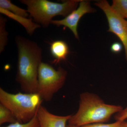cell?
<instances>
[{"mask_svg": "<svg viewBox=\"0 0 127 127\" xmlns=\"http://www.w3.org/2000/svg\"><path fill=\"white\" fill-rule=\"evenodd\" d=\"M18 49L16 81L26 93H37L38 70L42 59V50L37 43L21 36H17Z\"/></svg>", "mask_w": 127, "mask_h": 127, "instance_id": "6da1fadb", "label": "cell"}, {"mask_svg": "<svg viewBox=\"0 0 127 127\" xmlns=\"http://www.w3.org/2000/svg\"><path fill=\"white\" fill-rule=\"evenodd\" d=\"M123 109L119 105L107 104L98 95L89 92L80 95L79 107L71 115L68 125L77 127L108 122L112 116Z\"/></svg>", "mask_w": 127, "mask_h": 127, "instance_id": "7a4b0ae2", "label": "cell"}, {"mask_svg": "<svg viewBox=\"0 0 127 127\" xmlns=\"http://www.w3.org/2000/svg\"><path fill=\"white\" fill-rule=\"evenodd\" d=\"M42 101L37 93L12 94L0 88V103L10 110L18 122L26 123L31 120Z\"/></svg>", "mask_w": 127, "mask_h": 127, "instance_id": "3957f363", "label": "cell"}, {"mask_svg": "<svg viewBox=\"0 0 127 127\" xmlns=\"http://www.w3.org/2000/svg\"><path fill=\"white\" fill-rule=\"evenodd\" d=\"M81 0H69L62 3L47 0H21L27 6L30 17L36 23L48 27L52 18L57 16L66 17L76 9Z\"/></svg>", "mask_w": 127, "mask_h": 127, "instance_id": "277c9868", "label": "cell"}, {"mask_svg": "<svg viewBox=\"0 0 127 127\" xmlns=\"http://www.w3.org/2000/svg\"><path fill=\"white\" fill-rule=\"evenodd\" d=\"M67 76V72L61 67L56 70L50 64L42 62L38 70L37 93L42 100L50 101L63 87Z\"/></svg>", "mask_w": 127, "mask_h": 127, "instance_id": "5b68a950", "label": "cell"}, {"mask_svg": "<svg viewBox=\"0 0 127 127\" xmlns=\"http://www.w3.org/2000/svg\"><path fill=\"white\" fill-rule=\"evenodd\" d=\"M95 5L106 15L109 25L108 31L115 34L122 41L127 61V21L116 13L106 0L98 1Z\"/></svg>", "mask_w": 127, "mask_h": 127, "instance_id": "8992f818", "label": "cell"}, {"mask_svg": "<svg viewBox=\"0 0 127 127\" xmlns=\"http://www.w3.org/2000/svg\"><path fill=\"white\" fill-rule=\"evenodd\" d=\"M96 10L91 6L90 1L81 0L77 9L72 12L63 20H53L51 24L58 27L63 26L68 28L72 32L76 38L79 39L77 27L79 20L85 14L93 13Z\"/></svg>", "mask_w": 127, "mask_h": 127, "instance_id": "52a82bcc", "label": "cell"}, {"mask_svg": "<svg viewBox=\"0 0 127 127\" xmlns=\"http://www.w3.org/2000/svg\"><path fill=\"white\" fill-rule=\"evenodd\" d=\"M71 115H55L50 113L42 105L39 106L36 113L40 127H67V123Z\"/></svg>", "mask_w": 127, "mask_h": 127, "instance_id": "ba28073f", "label": "cell"}, {"mask_svg": "<svg viewBox=\"0 0 127 127\" xmlns=\"http://www.w3.org/2000/svg\"><path fill=\"white\" fill-rule=\"evenodd\" d=\"M0 12L20 23L24 27L30 35H32L36 29L41 27L40 25L33 22L32 18L28 19L17 15L1 7H0Z\"/></svg>", "mask_w": 127, "mask_h": 127, "instance_id": "9c48e42d", "label": "cell"}, {"mask_svg": "<svg viewBox=\"0 0 127 127\" xmlns=\"http://www.w3.org/2000/svg\"><path fill=\"white\" fill-rule=\"evenodd\" d=\"M51 54L57 63L66 60L69 53V48L65 42L56 40L51 43L50 48Z\"/></svg>", "mask_w": 127, "mask_h": 127, "instance_id": "30bf717a", "label": "cell"}, {"mask_svg": "<svg viewBox=\"0 0 127 127\" xmlns=\"http://www.w3.org/2000/svg\"><path fill=\"white\" fill-rule=\"evenodd\" d=\"M0 7L14 14L27 18L29 14L27 10L17 6L9 0H0Z\"/></svg>", "mask_w": 127, "mask_h": 127, "instance_id": "8fae6325", "label": "cell"}, {"mask_svg": "<svg viewBox=\"0 0 127 127\" xmlns=\"http://www.w3.org/2000/svg\"><path fill=\"white\" fill-rule=\"evenodd\" d=\"M18 122L11 112L6 107L0 103V125L6 123H14Z\"/></svg>", "mask_w": 127, "mask_h": 127, "instance_id": "7c38bea8", "label": "cell"}, {"mask_svg": "<svg viewBox=\"0 0 127 127\" xmlns=\"http://www.w3.org/2000/svg\"><path fill=\"white\" fill-rule=\"evenodd\" d=\"M111 6L120 16L127 19V0H113Z\"/></svg>", "mask_w": 127, "mask_h": 127, "instance_id": "4fadbf2b", "label": "cell"}, {"mask_svg": "<svg viewBox=\"0 0 127 127\" xmlns=\"http://www.w3.org/2000/svg\"><path fill=\"white\" fill-rule=\"evenodd\" d=\"M6 19L2 16H0V52L4 51L7 41V32L5 29Z\"/></svg>", "mask_w": 127, "mask_h": 127, "instance_id": "5bb4252c", "label": "cell"}, {"mask_svg": "<svg viewBox=\"0 0 127 127\" xmlns=\"http://www.w3.org/2000/svg\"><path fill=\"white\" fill-rule=\"evenodd\" d=\"M40 127V125L36 114L34 118L27 123H22L16 122L14 123L10 124L6 127Z\"/></svg>", "mask_w": 127, "mask_h": 127, "instance_id": "9a60e30c", "label": "cell"}, {"mask_svg": "<svg viewBox=\"0 0 127 127\" xmlns=\"http://www.w3.org/2000/svg\"><path fill=\"white\" fill-rule=\"evenodd\" d=\"M81 127H123L122 122L116 121L111 124L96 123L86 125Z\"/></svg>", "mask_w": 127, "mask_h": 127, "instance_id": "2e32d148", "label": "cell"}, {"mask_svg": "<svg viewBox=\"0 0 127 127\" xmlns=\"http://www.w3.org/2000/svg\"><path fill=\"white\" fill-rule=\"evenodd\" d=\"M115 119L116 121L122 122L125 121L127 119V106L122 111L116 114L115 116Z\"/></svg>", "mask_w": 127, "mask_h": 127, "instance_id": "e0dca14e", "label": "cell"}, {"mask_svg": "<svg viewBox=\"0 0 127 127\" xmlns=\"http://www.w3.org/2000/svg\"><path fill=\"white\" fill-rule=\"evenodd\" d=\"M122 50V45L121 43L115 42L112 44L111 47V50L112 52L114 53H120Z\"/></svg>", "mask_w": 127, "mask_h": 127, "instance_id": "ac0fdd59", "label": "cell"}, {"mask_svg": "<svg viewBox=\"0 0 127 127\" xmlns=\"http://www.w3.org/2000/svg\"><path fill=\"white\" fill-rule=\"evenodd\" d=\"M122 125L123 127H127V122L125 121L122 122Z\"/></svg>", "mask_w": 127, "mask_h": 127, "instance_id": "d6986e66", "label": "cell"}, {"mask_svg": "<svg viewBox=\"0 0 127 127\" xmlns=\"http://www.w3.org/2000/svg\"><path fill=\"white\" fill-rule=\"evenodd\" d=\"M67 127H75V126H72V125H67Z\"/></svg>", "mask_w": 127, "mask_h": 127, "instance_id": "ffe728a7", "label": "cell"}]
</instances>
